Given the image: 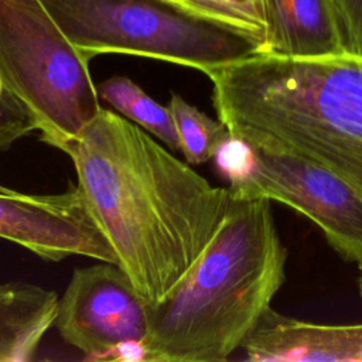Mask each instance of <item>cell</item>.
I'll list each match as a JSON object with an SVG mask.
<instances>
[{"label":"cell","mask_w":362,"mask_h":362,"mask_svg":"<svg viewBox=\"0 0 362 362\" xmlns=\"http://www.w3.org/2000/svg\"><path fill=\"white\" fill-rule=\"evenodd\" d=\"M61 151L117 264L148 304L157 303L211 242L229 205L228 188L211 185L154 136L105 107Z\"/></svg>","instance_id":"6da1fadb"},{"label":"cell","mask_w":362,"mask_h":362,"mask_svg":"<svg viewBox=\"0 0 362 362\" xmlns=\"http://www.w3.org/2000/svg\"><path fill=\"white\" fill-rule=\"evenodd\" d=\"M229 134L315 164L362 195V58L256 52L205 74Z\"/></svg>","instance_id":"7a4b0ae2"},{"label":"cell","mask_w":362,"mask_h":362,"mask_svg":"<svg viewBox=\"0 0 362 362\" xmlns=\"http://www.w3.org/2000/svg\"><path fill=\"white\" fill-rule=\"evenodd\" d=\"M286 257L270 201L230 197L197 262L161 300L148 304L146 361L229 359L281 287Z\"/></svg>","instance_id":"3957f363"},{"label":"cell","mask_w":362,"mask_h":362,"mask_svg":"<svg viewBox=\"0 0 362 362\" xmlns=\"http://www.w3.org/2000/svg\"><path fill=\"white\" fill-rule=\"evenodd\" d=\"M86 58L130 54L208 71L262 52L252 35L170 0H41Z\"/></svg>","instance_id":"277c9868"},{"label":"cell","mask_w":362,"mask_h":362,"mask_svg":"<svg viewBox=\"0 0 362 362\" xmlns=\"http://www.w3.org/2000/svg\"><path fill=\"white\" fill-rule=\"evenodd\" d=\"M0 74L44 143L62 150L100 110L86 59L41 0H0Z\"/></svg>","instance_id":"5b68a950"},{"label":"cell","mask_w":362,"mask_h":362,"mask_svg":"<svg viewBox=\"0 0 362 362\" xmlns=\"http://www.w3.org/2000/svg\"><path fill=\"white\" fill-rule=\"evenodd\" d=\"M252 147V146H250ZM247 174L229 184L233 198L279 201L310 218L329 245L362 270V195L308 161L252 147Z\"/></svg>","instance_id":"8992f818"},{"label":"cell","mask_w":362,"mask_h":362,"mask_svg":"<svg viewBox=\"0 0 362 362\" xmlns=\"http://www.w3.org/2000/svg\"><path fill=\"white\" fill-rule=\"evenodd\" d=\"M54 325L88 358H107L123 344L144 341L148 303L119 264L99 260L74 270Z\"/></svg>","instance_id":"52a82bcc"},{"label":"cell","mask_w":362,"mask_h":362,"mask_svg":"<svg viewBox=\"0 0 362 362\" xmlns=\"http://www.w3.org/2000/svg\"><path fill=\"white\" fill-rule=\"evenodd\" d=\"M0 238L51 262L85 256L117 264L76 185L58 194H28L0 185Z\"/></svg>","instance_id":"ba28073f"},{"label":"cell","mask_w":362,"mask_h":362,"mask_svg":"<svg viewBox=\"0 0 362 362\" xmlns=\"http://www.w3.org/2000/svg\"><path fill=\"white\" fill-rule=\"evenodd\" d=\"M242 349L252 362H362V324H313L269 307Z\"/></svg>","instance_id":"9c48e42d"},{"label":"cell","mask_w":362,"mask_h":362,"mask_svg":"<svg viewBox=\"0 0 362 362\" xmlns=\"http://www.w3.org/2000/svg\"><path fill=\"white\" fill-rule=\"evenodd\" d=\"M263 52L310 58L344 54L334 0H264Z\"/></svg>","instance_id":"30bf717a"},{"label":"cell","mask_w":362,"mask_h":362,"mask_svg":"<svg viewBox=\"0 0 362 362\" xmlns=\"http://www.w3.org/2000/svg\"><path fill=\"white\" fill-rule=\"evenodd\" d=\"M58 296L34 283L0 284V362L33 359L54 325Z\"/></svg>","instance_id":"8fae6325"},{"label":"cell","mask_w":362,"mask_h":362,"mask_svg":"<svg viewBox=\"0 0 362 362\" xmlns=\"http://www.w3.org/2000/svg\"><path fill=\"white\" fill-rule=\"evenodd\" d=\"M99 98L113 110L154 136L170 150L180 151V136L168 106L148 96L127 76H112L98 85Z\"/></svg>","instance_id":"7c38bea8"},{"label":"cell","mask_w":362,"mask_h":362,"mask_svg":"<svg viewBox=\"0 0 362 362\" xmlns=\"http://www.w3.org/2000/svg\"><path fill=\"white\" fill-rule=\"evenodd\" d=\"M167 106L180 136V151L188 164L209 161L218 147L230 136L219 119L209 117L178 93H171Z\"/></svg>","instance_id":"4fadbf2b"},{"label":"cell","mask_w":362,"mask_h":362,"mask_svg":"<svg viewBox=\"0 0 362 362\" xmlns=\"http://www.w3.org/2000/svg\"><path fill=\"white\" fill-rule=\"evenodd\" d=\"M198 16L240 30L262 45L266 44L267 24L264 0H170Z\"/></svg>","instance_id":"5bb4252c"},{"label":"cell","mask_w":362,"mask_h":362,"mask_svg":"<svg viewBox=\"0 0 362 362\" xmlns=\"http://www.w3.org/2000/svg\"><path fill=\"white\" fill-rule=\"evenodd\" d=\"M33 132H37L34 117L8 89L0 74V151L10 148Z\"/></svg>","instance_id":"9a60e30c"},{"label":"cell","mask_w":362,"mask_h":362,"mask_svg":"<svg viewBox=\"0 0 362 362\" xmlns=\"http://www.w3.org/2000/svg\"><path fill=\"white\" fill-rule=\"evenodd\" d=\"M344 51L362 58V0H334Z\"/></svg>","instance_id":"2e32d148"},{"label":"cell","mask_w":362,"mask_h":362,"mask_svg":"<svg viewBox=\"0 0 362 362\" xmlns=\"http://www.w3.org/2000/svg\"><path fill=\"white\" fill-rule=\"evenodd\" d=\"M359 291H361V296H362V276L359 279Z\"/></svg>","instance_id":"e0dca14e"}]
</instances>
